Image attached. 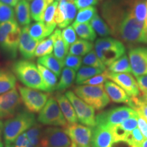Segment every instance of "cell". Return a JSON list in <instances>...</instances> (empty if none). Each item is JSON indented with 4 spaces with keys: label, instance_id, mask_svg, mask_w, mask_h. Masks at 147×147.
<instances>
[{
    "label": "cell",
    "instance_id": "obj_14",
    "mask_svg": "<svg viewBox=\"0 0 147 147\" xmlns=\"http://www.w3.org/2000/svg\"><path fill=\"white\" fill-rule=\"evenodd\" d=\"M132 74L136 77L147 75V47H136L129 50Z\"/></svg>",
    "mask_w": 147,
    "mask_h": 147
},
{
    "label": "cell",
    "instance_id": "obj_2",
    "mask_svg": "<svg viewBox=\"0 0 147 147\" xmlns=\"http://www.w3.org/2000/svg\"><path fill=\"white\" fill-rule=\"evenodd\" d=\"M12 72L24 85L32 89L47 92L41 73L38 66L32 61L18 60L12 67Z\"/></svg>",
    "mask_w": 147,
    "mask_h": 147
},
{
    "label": "cell",
    "instance_id": "obj_31",
    "mask_svg": "<svg viewBox=\"0 0 147 147\" xmlns=\"http://www.w3.org/2000/svg\"><path fill=\"white\" fill-rule=\"evenodd\" d=\"M107 70L113 73H132L127 55L125 54L115 60L109 66H108Z\"/></svg>",
    "mask_w": 147,
    "mask_h": 147
},
{
    "label": "cell",
    "instance_id": "obj_61",
    "mask_svg": "<svg viewBox=\"0 0 147 147\" xmlns=\"http://www.w3.org/2000/svg\"><path fill=\"white\" fill-rule=\"evenodd\" d=\"M57 1H60V0H57Z\"/></svg>",
    "mask_w": 147,
    "mask_h": 147
},
{
    "label": "cell",
    "instance_id": "obj_3",
    "mask_svg": "<svg viewBox=\"0 0 147 147\" xmlns=\"http://www.w3.org/2000/svg\"><path fill=\"white\" fill-rule=\"evenodd\" d=\"M36 123L35 115L29 110H21L13 117L7 119L3 126L5 144H13L21 134Z\"/></svg>",
    "mask_w": 147,
    "mask_h": 147
},
{
    "label": "cell",
    "instance_id": "obj_53",
    "mask_svg": "<svg viewBox=\"0 0 147 147\" xmlns=\"http://www.w3.org/2000/svg\"><path fill=\"white\" fill-rule=\"evenodd\" d=\"M3 124L2 121L0 120V138H1V132L3 131Z\"/></svg>",
    "mask_w": 147,
    "mask_h": 147
},
{
    "label": "cell",
    "instance_id": "obj_51",
    "mask_svg": "<svg viewBox=\"0 0 147 147\" xmlns=\"http://www.w3.org/2000/svg\"><path fill=\"white\" fill-rule=\"evenodd\" d=\"M19 1L20 0H0L1 2L5 3L6 5H10L11 7L16 6Z\"/></svg>",
    "mask_w": 147,
    "mask_h": 147
},
{
    "label": "cell",
    "instance_id": "obj_6",
    "mask_svg": "<svg viewBox=\"0 0 147 147\" xmlns=\"http://www.w3.org/2000/svg\"><path fill=\"white\" fill-rule=\"evenodd\" d=\"M74 92L84 102L97 110L106 107L110 102L109 97L104 89V85L92 86L81 84L74 87Z\"/></svg>",
    "mask_w": 147,
    "mask_h": 147
},
{
    "label": "cell",
    "instance_id": "obj_9",
    "mask_svg": "<svg viewBox=\"0 0 147 147\" xmlns=\"http://www.w3.org/2000/svg\"><path fill=\"white\" fill-rule=\"evenodd\" d=\"M65 96L71 102L76 112L78 121L84 125L93 127L96 125L95 108L85 103L72 91H67Z\"/></svg>",
    "mask_w": 147,
    "mask_h": 147
},
{
    "label": "cell",
    "instance_id": "obj_5",
    "mask_svg": "<svg viewBox=\"0 0 147 147\" xmlns=\"http://www.w3.org/2000/svg\"><path fill=\"white\" fill-rule=\"evenodd\" d=\"M21 33V28L16 20L0 24V47L9 58L16 57Z\"/></svg>",
    "mask_w": 147,
    "mask_h": 147
},
{
    "label": "cell",
    "instance_id": "obj_4",
    "mask_svg": "<svg viewBox=\"0 0 147 147\" xmlns=\"http://www.w3.org/2000/svg\"><path fill=\"white\" fill-rule=\"evenodd\" d=\"M94 51L103 63L106 66H109L125 54L126 49L124 43L121 40L111 37H105L96 40Z\"/></svg>",
    "mask_w": 147,
    "mask_h": 147
},
{
    "label": "cell",
    "instance_id": "obj_24",
    "mask_svg": "<svg viewBox=\"0 0 147 147\" xmlns=\"http://www.w3.org/2000/svg\"><path fill=\"white\" fill-rule=\"evenodd\" d=\"M38 63L53 71L57 76H60L64 65L53 54L47 55L38 59Z\"/></svg>",
    "mask_w": 147,
    "mask_h": 147
},
{
    "label": "cell",
    "instance_id": "obj_26",
    "mask_svg": "<svg viewBox=\"0 0 147 147\" xmlns=\"http://www.w3.org/2000/svg\"><path fill=\"white\" fill-rule=\"evenodd\" d=\"M29 32L33 38L39 42L47 38L53 33L43 21H37L30 26L29 25Z\"/></svg>",
    "mask_w": 147,
    "mask_h": 147
},
{
    "label": "cell",
    "instance_id": "obj_16",
    "mask_svg": "<svg viewBox=\"0 0 147 147\" xmlns=\"http://www.w3.org/2000/svg\"><path fill=\"white\" fill-rule=\"evenodd\" d=\"M77 8L74 1L60 0L55 13V21L59 29L69 26L76 18Z\"/></svg>",
    "mask_w": 147,
    "mask_h": 147
},
{
    "label": "cell",
    "instance_id": "obj_39",
    "mask_svg": "<svg viewBox=\"0 0 147 147\" xmlns=\"http://www.w3.org/2000/svg\"><path fill=\"white\" fill-rule=\"evenodd\" d=\"M145 138L138 128H136L127 137L125 142L130 147H142Z\"/></svg>",
    "mask_w": 147,
    "mask_h": 147
},
{
    "label": "cell",
    "instance_id": "obj_49",
    "mask_svg": "<svg viewBox=\"0 0 147 147\" xmlns=\"http://www.w3.org/2000/svg\"><path fill=\"white\" fill-rule=\"evenodd\" d=\"M136 80L138 84L139 89L140 91L146 92L147 91V75L145 76H140L136 77Z\"/></svg>",
    "mask_w": 147,
    "mask_h": 147
},
{
    "label": "cell",
    "instance_id": "obj_12",
    "mask_svg": "<svg viewBox=\"0 0 147 147\" xmlns=\"http://www.w3.org/2000/svg\"><path fill=\"white\" fill-rule=\"evenodd\" d=\"M66 133L76 147H91L92 127L81 124H68Z\"/></svg>",
    "mask_w": 147,
    "mask_h": 147
},
{
    "label": "cell",
    "instance_id": "obj_8",
    "mask_svg": "<svg viewBox=\"0 0 147 147\" xmlns=\"http://www.w3.org/2000/svg\"><path fill=\"white\" fill-rule=\"evenodd\" d=\"M38 121L42 125L65 127L68 125L56 99L49 97L45 106L39 113Z\"/></svg>",
    "mask_w": 147,
    "mask_h": 147
},
{
    "label": "cell",
    "instance_id": "obj_44",
    "mask_svg": "<svg viewBox=\"0 0 147 147\" xmlns=\"http://www.w3.org/2000/svg\"><path fill=\"white\" fill-rule=\"evenodd\" d=\"M138 117H131L129 118L122 123H121L120 125L121 126L125 131H126L127 133H131L134 129L137 128L138 127Z\"/></svg>",
    "mask_w": 147,
    "mask_h": 147
},
{
    "label": "cell",
    "instance_id": "obj_47",
    "mask_svg": "<svg viewBox=\"0 0 147 147\" xmlns=\"http://www.w3.org/2000/svg\"><path fill=\"white\" fill-rule=\"evenodd\" d=\"M29 142L26 132H24L15 140L14 142V145L15 147H27Z\"/></svg>",
    "mask_w": 147,
    "mask_h": 147
},
{
    "label": "cell",
    "instance_id": "obj_54",
    "mask_svg": "<svg viewBox=\"0 0 147 147\" xmlns=\"http://www.w3.org/2000/svg\"><path fill=\"white\" fill-rule=\"evenodd\" d=\"M142 147H147V139H145L144 142H143Z\"/></svg>",
    "mask_w": 147,
    "mask_h": 147
},
{
    "label": "cell",
    "instance_id": "obj_1",
    "mask_svg": "<svg viewBox=\"0 0 147 147\" xmlns=\"http://www.w3.org/2000/svg\"><path fill=\"white\" fill-rule=\"evenodd\" d=\"M136 0H106L101 5V13L111 35L129 45L143 44L144 23L134 13Z\"/></svg>",
    "mask_w": 147,
    "mask_h": 147
},
{
    "label": "cell",
    "instance_id": "obj_35",
    "mask_svg": "<svg viewBox=\"0 0 147 147\" xmlns=\"http://www.w3.org/2000/svg\"><path fill=\"white\" fill-rule=\"evenodd\" d=\"M57 5V1L53 2L47 7L44 15L43 22L53 32H54L55 27L57 26L56 21H55V13H56Z\"/></svg>",
    "mask_w": 147,
    "mask_h": 147
},
{
    "label": "cell",
    "instance_id": "obj_33",
    "mask_svg": "<svg viewBox=\"0 0 147 147\" xmlns=\"http://www.w3.org/2000/svg\"><path fill=\"white\" fill-rule=\"evenodd\" d=\"M102 69L96 68V67H90V66H82L78 70L76 76V83L78 85H80L85 80L92 78V77L100 74L103 72Z\"/></svg>",
    "mask_w": 147,
    "mask_h": 147
},
{
    "label": "cell",
    "instance_id": "obj_58",
    "mask_svg": "<svg viewBox=\"0 0 147 147\" xmlns=\"http://www.w3.org/2000/svg\"><path fill=\"white\" fill-rule=\"evenodd\" d=\"M71 147H76V146L74 144V143H72V144H71Z\"/></svg>",
    "mask_w": 147,
    "mask_h": 147
},
{
    "label": "cell",
    "instance_id": "obj_42",
    "mask_svg": "<svg viewBox=\"0 0 147 147\" xmlns=\"http://www.w3.org/2000/svg\"><path fill=\"white\" fill-rule=\"evenodd\" d=\"M61 37L63 41L67 44L69 47L74 43L77 40V35L76 31L74 30L72 25H69L63 29L61 32Z\"/></svg>",
    "mask_w": 147,
    "mask_h": 147
},
{
    "label": "cell",
    "instance_id": "obj_18",
    "mask_svg": "<svg viewBox=\"0 0 147 147\" xmlns=\"http://www.w3.org/2000/svg\"><path fill=\"white\" fill-rule=\"evenodd\" d=\"M113 138L109 129L95 125L92 127L91 147H112Z\"/></svg>",
    "mask_w": 147,
    "mask_h": 147
},
{
    "label": "cell",
    "instance_id": "obj_13",
    "mask_svg": "<svg viewBox=\"0 0 147 147\" xmlns=\"http://www.w3.org/2000/svg\"><path fill=\"white\" fill-rule=\"evenodd\" d=\"M21 104V99L16 88L0 95V119L13 117Z\"/></svg>",
    "mask_w": 147,
    "mask_h": 147
},
{
    "label": "cell",
    "instance_id": "obj_43",
    "mask_svg": "<svg viewBox=\"0 0 147 147\" xmlns=\"http://www.w3.org/2000/svg\"><path fill=\"white\" fill-rule=\"evenodd\" d=\"M108 80L107 76V69L104 71L102 74H97L96 76L92 77V78L85 80L82 84L92 86H100L104 85L105 82ZM81 85V84H80Z\"/></svg>",
    "mask_w": 147,
    "mask_h": 147
},
{
    "label": "cell",
    "instance_id": "obj_56",
    "mask_svg": "<svg viewBox=\"0 0 147 147\" xmlns=\"http://www.w3.org/2000/svg\"><path fill=\"white\" fill-rule=\"evenodd\" d=\"M27 147H35V146H34V145H33L30 142H29V143H28V144H27Z\"/></svg>",
    "mask_w": 147,
    "mask_h": 147
},
{
    "label": "cell",
    "instance_id": "obj_22",
    "mask_svg": "<svg viewBox=\"0 0 147 147\" xmlns=\"http://www.w3.org/2000/svg\"><path fill=\"white\" fill-rule=\"evenodd\" d=\"M16 20L22 27L28 26L32 21L30 4L27 0H20L15 6Z\"/></svg>",
    "mask_w": 147,
    "mask_h": 147
},
{
    "label": "cell",
    "instance_id": "obj_17",
    "mask_svg": "<svg viewBox=\"0 0 147 147\" xmlns=\"http://www.w3.org/2000/svg\"><path fill=\"white\" fill-rule=\"evenodd\" d=\"M39 41L33 38L29 32V25L23 27L21 29V36H20L18 51L21 56L25 59L30 60L34 57L37 46Z\"/></svg>",
    "mask_w": 147,
    "mask_h": 147
},
{
    "label": "cell",
    "instance_id": "obj_19",
    "mask_svg": "<svg viewBox=\"0 0 147 147\" xmlns=\"http://www.w3.org/2000/svg\"><path fill=\"white\" fill-rule=\"evenodd\" d=\"M104 89L110 100L115 103H124L132 106V100L122 88L111 80H107L104 84Z\"/></svg>",
    "mask_w": 147,
    "mask_h": 147
},
{
    "label": "cell",
    "instance_id": "obj_7",
    "mask_svg": "<svg viewBox=\"0 0 147 147\" xmlns=\"http://www.w3.org/2000/svg\"><path fill=\"white\" fill-rule=\"evenodd\" d=\"M135 110L127 106H119L104 111L95 117L97 125L109 129L131 117H138Z\"/></svg>",
    "mask_w": 147,
    "mask_h": 147
},
{
    "label": "cell",
    "instance_id": "obj_34",
    "mask_svg": "<svg viewBox=\"0 0 147 147\" xmlns=\"http://www.w3.org/2000/svg\"><path fill=\"white\" fill-rule=\"evenodd\" d=\"M53 45H54V40L51 35L49 38H45L39 42L35 51L34 57H41L45 55L51 54L53 51Z\"/></svg>",
    "mask_w": 147,
    "mask_h": 147
},
{
    "label": "cell",
    "instance_id": "obj_48",
    "mask_svg": "<svg viewBox=\"0 0 147 147\" xmlns=\"http://www.w3.org/2000/svg\"><path fill=\"white\" fill-rule=\"evenodd\" d=\"M133 106L132 108H134L137 104H143V105H147V91L143 92L142 95H139L137 97H131Z\"/></svg>",
    "mask_w": 147,
    "mask_h": 147
},
{
    "label": "cell",
    "instance_id": "obj_45",
    "mask_svg": "<svg viewBox=\"0 0 147 147\" xmlns=\"http://www.w3.org/2000/svg\"><path fill=\"white\" fill-rule=\"evenodd\" d=\"M138 114V129L142 135L144 136L145 139H147V119L141 114Z\"/></svg>",
    "mask_w": 147,
    "mask_h": 147
},
{
    "label": "cell",
    "instance_id": "obj_57",
    "mask_svg": "<svg viewBox=\"0 0 147 147\" xmlns=\"http://www.w3.org/2000/svg\"><path fill=\"white\" fill-rule=\"evenodd\" d=\"M0 147H3V143L1 142V138H0Z\"/></svg>",
    "mask_w": 147,
    "mask_h": 147
},
{
    "label": "cell",
    "instance_id": "obj_30",
    "mask_svg": "<svg viewBox=\"0 0 147 147\" xmlns=\"http://www.w3.org/2000/svg\"><path fill=\"white\" fill-rule=\"evenodd\" d=\"M38 67L41 73L42 77L43 78L46 87L47 89V93H52L56 91V87L57 85V76L53 71L46 68L43 65L38 63Z\"/></svg>",
    "mask_w": 147,
    "mask_h": 147
},
{
    "label": "cell",
    "instance_id": "obj_10",
    "mask_svg": "<svg viewBox=\"0 0 147 147\" xmlns=\"http://www.w3.org/2000/svg\"><path fill=\"white\" fill-rule=\"evenodd\" d=\"M18 90L22 102L31 113H40L49 98V93L27 87L18 85Z\"/></svg>",
    "mask_w": 147,
    "mask_h": 147
},
{
    "label": "cell",
    "instance_id": "obj_25",
    "mask_svg": "<svg viewBox=\"0 0 147 147\" xmlns=\"http://www.w3.org/2000/svg\"><path fill=\"white\" fill-rule=\"evenodd\" d=\"M16 78L12 71L0 68V95L3 94L15 88Z\"/></svg>",
    "mask_w": 147,
    "mask_h": 147
},
{
    "label": "cell",
    "instance_id": "obj_37",
    "mask_svg": "<svg viewBox=\"0 0 147 147\" xmlns=\"http://www.w3.org/2000/svg\"><path fill=\"white\" fill-rule=\"evenodd\" d=\"M43 132L42 126L36 123L32 127L29 128L26 132L27 136L29 141L34 145L35 147H39L42 134Z\"/></svg>",
    "mask_w": 147,
    "mask_h": 147
},
{
    "label": "cell",
    "instance_id": "obj_52",
    "mask_svg": "<svg viewBox=\"0 0 147 147\" xmlns=\"http://www.w3.org/2000/svg\"><path fill=\"white\" fill-rule=\"evenodd\" d=\"M144 36V40H143V44H145V45H147V32L144 33L143 34Z\"/></svg>",
    "mask_w": 147,
    "mask_h": 147
},
{
    "label": "cell",
    "instance_id": "obj_59",
    "mask_svg": "<svg viewBox=\"0 0 147 147\" xmlns=\"http://www.w3.org/2000/svg\"><path fill=\"white\" fill-rule=\"evenodd\" d=\"M69 1H74V0H68Z\"/></svg>",
    "mask_w": 147,
    "mask_h": 147
},
{
    "label": "cell",
    "instance_id": "obj_29",
    "mask_svg": "<svg viewBox=\"0 0 147 147\" xmlns=\"http://www.w3.org/2000/svg\"><path fill=\"white\" fill-rule=\"evenodd\" d=\"M72 27L76 31V34L82 40L93 42L96 39L97 34L91 27L89 23H73Z\"/></svg>",
    "mask_w": 147,
    "mask_h": 147
},
{
    "label": "cell",
    "instance_id": "obj_55",
    "mask_svg": "<svg viewBox=\"0 0 147 147\" xmlns=\"http://www.w3.org/2000/svg\"><path fill=\"white\" fill-rule=\"evenodd\" d=\"M5 147H15L14 144H5Z\"/></svg>",
    "mask_w": 147,
    "mask_h": 147
},
{
    "label": "cell",
    "instance_id": "obj_40",
    "mask_svg": "<svg viewBox=\"0 0 147 147\" xmlns=\"http://www.w3.org/2000/svg\"><path fill=\"white\" fill-rule=\"evenodd\" d=\"M12 20H16L15 12L12 7L0 1V24Z\"/></svg>",
    "mask_w": 147,
    "mask_h": 147
},
{
    "label": "cell",
    "instance_id": "obj_50",
    "mask_svg": "<svg viewBox=\"0 0 147 147\" xmlns=\"http://www.w3.org/2000/svg\"><path fill=\"white\" fill-rule=\"evenodd\" d=\"M134 110L137 112V113H140L142 115L147 119V105L143 104H137L135 106Z\"/></svg>",
    "mask_w": 147,
    "mask_h": 147
},
{
    "label": "cell",
    "instance_id": "obj_27",
    "mask_svg": "<svg viewBox=\"0 0 147 147\" xmlns=\"http://www.w3.org/2000/svg\"><path fill=\"white\" fill-rule=\"evenodd\" d=\"M76 71L68 67H64L60 75V80L57 85L56 91L62 92L70 87L76 79Z\"/></svg>",
    "mask_w": 147,
    "mask_h": 147
},
{
    "label": "cell",
    "instance_id": "obj_23",
    "mask_svg": "<svg viewBox=\"0 0 147 147\" xmlns=\"http://www.w3.org/2000/svg\"><path fill=\"white\" fill-rule=\"evenodd\" d=\"M54 2V0H32L30 4L31 17L35 21H43L47 7Z\"/></svg>",
    "mask_w": 147,
    "mask_h": 147
},
{
    "label": "cell",
    "instance_id": "obj_60",
    "mask_svg": "<svg viewBox=\"0 0 147 147\" xmlns=\"http://www.w3.org/2000/svg\"><path fill=\"white\" fill-rule=\"evenodd\" d=\"M27 1H32V0H27Z\"/></svg>",
    "mask_w": 147,
    "mask_h": 147
},
{
    "label": "cell",
    "instance_id": "obj_15",
    "mask_svg": "<svg viewBox=\"0 0 147 147\" xmlns=\"http://www.w3.org/2000/svg\"><path fill=\"white\" fill-rule=\"evenodd\" d=\"M108 79L119 85L131 97L140 95V90L135 78L129 73H113L107 70Z\"/></svg>",
    "mask_w": 147,
    "mask_h": 147
},
{
    "label": "cell",
    "instance_id": "obj_46",
    "mask_svg": "<svg viewBox=\"0 0 147 147\" xmlns=\"http://www.w3.org/2000/svg\"><path fill=\"white\" fill-rule=\"evenodd\" d=\"M99 2V0H74V3L76 5V8L80 9L87 8L90 6H94Z\"/></svg>",
    "mask_w": 147,
    "mask_h": 147
},
{
    "label": "cell",
    "instance_id": "obj_36",
    "mask_svg": "<svg viewBox=\"0 0 147 147\" xmlns=\"http://www.w3.org/2000/svg\"><path fill=\"white\" fill-rule=\"evenodd\" d=\"M97 13V9L94 6H90L87 8L79 10L76 14L74 23H89L95 14Z\"/></svg>",
    "mask_w": 147,
    "mask_h": 147
},
{
    "label": "cell",
    "instance_id": "obj_41",
    "mask_svg": "<svg viewBox=\"0 0 147 147\" xmlns=\"http://www.w3.org/2000/svg\"><path fill=\"white\" fill-rule=\"evenodd\" d=\"M82 63V59L81 57L67 54L64 61V65L66 67L71 68L74 71H78L80 69Z\"/></svg>",
    "mask_w": 147,
    "mask_h": 147
},
{
    "label": "cell",
    "instance_id": "obj_20",
    "mask_svg": "<svg viewBox=\"0 0 147 147\" xmlns=\"http://www.w3.org/2000/svg\"><path fill=\"white\" fill-rule=\"evenodd\" d=\"M55 99L57 102L60 109L65 117L68 124H75L78 122V118L74 109L73 106L71 105V102L67 98L65 95L62 94L61 92H58L55 95Z\"/></svg>",
    "mask_w": 147,
    "mask_h": 147
},
{
    "label": "cell",
    "instance_id": "obj_21",
    "mask_svg": "<svg viewBox=\"0 0 147 147\" xmlns=\"http://www.w3.org/2000/svg\"><path fill=\"white\" fill-rule=\"evenodd\" d=\"M51 36H53L54 40V45H53L54 55L55 57L64 65V61L66 56L68 54L69 47L63 41L61 37V31L59 28L55 29Z\"/></svg>",
    "mask_w": 147,
    "mask_h": 147
},
{
    "label": "cell",
    "instance_id": "obj_38",
    "mask_svg": "<svg viewBox=\"0 0 147 147\" xmlns=\"http://www.w3.org/2000/svg\"><path fill=\"white\" fill-rule=\"evenodd\" d=\"M82 63L86 66L96 67L102 69L103 71L106 70V66L103 63V62L97 57L95 51H91L87 54L82 59Z\"/></svg>",
    "mask_w": 147,
    "mask_h": 147
},
{
    "label": "cell",
    "instance_id": "obj_11",
    "mask_svg": "<svg viewBox=\"0 0 147 147\" xmlns=\"http://www.w3.org/2000/svg\"><path fill=\"white\" fill-rule=\"evenodd\" d=\"M71 144L65 128L49 127L42 132L39 147H71Z\"/></svg>",
    "mask_w": 147,
    "mask_h": 147
},
{
    "label": "cell",
    "instance_id": "obj_32",
    "mask_svg": "<svg viewBox=\"0 0 147 147\" xmlns=\"http://www.w3.org/2000/svg\"><path fill=\"white\" fill-rule=\"evenodd\" d=\"M90 24L95 33L102 38L108 37L111 35V32L107 23L97 13L90 21Z\"/></svg>",
    "mask_w": 147,
    "mask_h": 147
},
{
    "label": "cell",
    "instance_id": "obj_28",
    "mask_svg": "<svg viewBox=\"0 0 147 147\" xmlns=\"http://www.w3.org/2000/svg\"><path fill=\"white\" fill-rule=\"evenodd\" d=\"M94 45L93 42L85 40H77L72 44L69 49V54L76 56H85L89 52L93 50Z\"/></svg>",
    "mask_w": 147,
    "mask_h": 147
}]
</instances>
